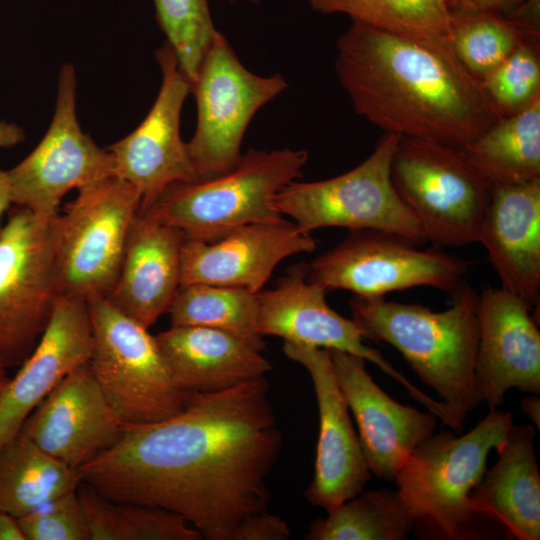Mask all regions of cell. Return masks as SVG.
I'll use <instances>...</instances> for the list:
<instances>
[{
	"mask_svg": "<svg viewBox=\"0 0 540 540\" xmlns=\"http://www.w3.org/2000/svg\"><path fill=\"white\" fill-rule=\"evenodd\" d=\"M480 83L503 116L529 106L540 97L539 42L523 43Z\"/></svg>",
	"mask_w": 540,
	"mask_h": 540,
	"instance_id": "34",
	"label": "cell"
},
{
	"mask_svg": "<svg viewBox=\"0 0 540 540\" xmlns=\"http://www.w3.org/2000/svg\"><path fill=\"white\" fill-rule=\"evenodd\" d=\"M329 352L339 388L357 423L371 474L395 481L413 450L433 434L437 417L389 397L373 381L363 358L339 350Z\"/></svg>",
	"mask_w": 540,
	"mask_h": 540,
	"instance_id": "19",
	"label": "cell"
},
{
	"mask_svg": "<svg viewBox=\"0 0 540 540\" xmlns=\"http://www.w3.org/2000/svg\"><path fill=\"white\" fill-rule=\"evenodd\" d=\"M77 79L65 63L59 73L52 121L44 137L20 163L7 171L12 204L51 220L63 197L115 176L113 160L85 134L76 114Z\"/></svg>",
	"mask_w": 540,
	"mask_h": 540,
	"instance_id": "13",
	"label": "cell"
},
{
	"mask_svg": "<svg viewBox=\"0 0 540 540\" xmlns=\"http://www.w3.org/2000/svg\"><path fill=\"white\" fill-rule=\"evenodd\" d=\"M77 494L90 540H202L181 515L165 508L109 499L81 481Z\"/></svg>",
	"mask_w": 540,
	"mask_h": 540,
	"instance_id": "29",
	"label": "cell"
},
{
	"mask_svg": "<svg viewBox=\"0 0 540 540\" xmlns=\"http://www.w3.org/2000/svg\"><path fill=\"white\" fill-rule=\"evenodd\" d=\"M533 426L512 425L496 448L498 460L473 489L476 514L501 523L518 540L540 538V474Z\"/></svg>",
	"mask_w": 540,
	"mask_h": 540,
	"instance_id": "25",
	"label": "cell"
},
{
	"mask_svg": "<svg viewBox=\"0 0 540 540\" xmlns=\"http://www.w3.org/2000/svg\"><path fill=\"white\" fill-rule=\"evenodd\" d=\"M282 436L265 377L192 392L168 419L126 426L112 447L78 469L81 481L117 501L165 508L204 539L233 540L266 511L268 476Z\"/></svg>",
	"mask_w": 540,
	"mask_h": 540,
	"instance_id": "1",
	"label": "cell"
},
{
	"mask_svg": "<svg viewBox=\"0 0 540 540\" xmlns=\"http://www.w3.org/2000/svg\"><path fill=\"white\" fill-rule=\"evenodd\" d=\"M58 295L50 220L14 205L0 234V353L7 367L32 352Z\"/></svg>",
	"mask_w": 540,
	"mask_h": 540,
	"instance_id": "11",
	"label": "cell"
},
{
	"mask_svg": "<svg viewBox=\"0 0 540 540\" xmlns=\"http://www.w3.org/2000/svg\"><path fill=\"white\" fill-rule=\"evenodd\" d=\"M513 425L509 411L492 409L462 436L431 435L397 473V491L421 521L446 538L464 535L476 515L470 495L486 472L487 458Z\"/></svg>",
	"mask_w": 540,
	"mask_h": 540,
	"instance_id": "5",
	"label": "cell"
},
{
	"mask_svg": "<svg viewBox=\"0 0 540 540\" xmlns=\"http://www.w3.org/2000/svg\"><path fill=\"white\" fill-rule=\"evenodd\" d=\"M463 152L492 186L540 179V97L502 117Z\"/></svg>",
	"mask_w": 540,
	"mask_h": 540,
	"instance_id": "26",
	"label": "cell"
},
{
	"mask_svg": "<svg viewBox=\"0 0 540 540\" xmlns=\"http://www.w3.org/2000/svg\"><path fill=\"white\" fill-rule=\"evenodd\" d=\"M0 540H25L17 518L0 511Z\"/></svg>",
	"mask_w": 540,
	"mask_h": 540,
	"instance_id": "39",
	"label": "cell"
},
{
	"mask_svg": "<svg viewBox=\"0 0 540 540\" xmlns=\"http://www.w3.org/2000/svg\"><path fill=\"white\" fill-rule=\"evenodd\" d=\"M167 313L171 326H200L233 335L265 349L259 331L257 293L241 287L189 284L179 287Z\"/></svg>",
	"mask_w": 540,
	"mask_h": 540,
	"instance_id": "30",
	"label": "cell"
},
{
	"mask_svg": "<svg viewBox=\"0 0 540 540\" xmlns=\"http://www.w3.org/2000/svg\"><path fill=\"white\" fill-rule=\"evenodd\" d=\"M378 230H355L308 264V280L326 291L343 289L361 297H384L413 287L448 294L458 287L469 263L438 249Z\"/></svg>",
	"mask_w": 540,
	"mask_h": 540,
	"instance_id": "12",
	"label": "cell"
},
{
	"mask_svg": "<svg viewBox=\"0 0 540 540\" xmlns=\"http://www.w3.org/2000/svg\"><path fill=\"white\" fill-rule=\"evenodd\" d=\"M92 374L126 426L159 422L186 406L190 393L174 382L155 336L108 298L88 302Z\"/></svg>",
	"mask_w": 540,
	"mask_h": 540,
	"instance_id": "9",
	"label": "cell"
},
{
	"mask_svg": "<svg viewBox=\"0 0 540 540\" xmlns=\"http://www.w3.org/2000/svg\"><path fill=\"white\" fill-rule=\"evenodd\" d=\"M12 204L11 199V190L8 179L7 171H4L0 168V221L1 217L6 212ZM2 227L0 226V234Z\"/></svg>",
	"mask_w": 540,
	"mask_h": 540,
	"instance_id": "41",
	"label": "cell"
},
{
	"mask_svg": "<svg viewBox=\"0 0 540 540\" xmlns=\"http://www.w3.org/2000/svg\"><path fill=\"white\" fill-rule=\"evenodd\" d=\"M531 307L502 287L478 294L475 387L480 403L499 407L506 392H540V332Z\"/></svg>",
	"mask_w": 540,
	"mask_h": 540,
	"instance_id": "17",
	"label": "cell"
},
{
	"mask_svg": "<svg viewBox=\"0 0 540 540\" xmlns=\"http://www.w3.org/2000/svg\"><path fill=\"white\" fill-rule=\"evenodd\" d=\"M307 276L308 264L293 265L275 288L257 293L261 335L278 336L287 342L359 356L397 380L411 397L444 424H451L453 416L449 409L409 382L378 350L365 345L356 323L331 309L325 300L327 291L309 281Z\"/></svg>",
	"mask_w": 540,
	"mask_h": 540,
	"instance_id": "14",
	"label": "cell"
},
{
	"mask_svg": "<svg viewBox=\"0 0 540 540\" xmlns=\"http://www.w3.org/2000/svg\"><path fill=\"white\" fill-rule=\"evenodd\" d=\"M336 51L335 71L355 112L383 133L464 150L504 117L451 46L352 22Z\"/></svg>",
	"mask_w": 540,
	"mask_h": 540,
	"instance_id": "2",
	"label": "cell"
},
{
	"mask_svg": "<svg viewBox=\"0 0 540 540\" xmlns=\"http://www.w3.org/2000/svg\"><path fill=\"white\" fill-rule=\"evenodd\" d=\"M283 351L308 371L315 390L319 434L313 479L305 498L327 512L363 491L372 474L335 377L328 349L284 341Z\"/></svg>",
	"mask_w": 540,
	"mask_h": 540,
	"instance_id": "16",
	"label": "cell"
},
{
	"mask_svg": "<svg viewBox=\"0 0 540 540\" xmlns=\"http://www.w3.org/2000/svg\"><path fill=\"white\" fill-rule=\"evenodd\" d=\"M452 17V49L480 82L526 41H532L500 13L480 12Z\"/></svg>",
	"mask_w": 540,
	"mask_h": 540,
	"instance_id": "32",
	"label": "cell"
},
{
	"mask_svg": "<svg viewBox=\"0 0 540 540\" xmlns=\"http://www.w3.org/2000/svg\"><path fill=\"white\" fill-rule=\"evenodd\" d=\"M125 428L85 363L35 407L18 434L78 471L117 443Z\"/></svg>",
	"mask_w": 540,
	"mask_h": 540,
	"instance_id": "18",
	"label": "cell"
},
{
	"mask_svg": "<svg viewBox=\"0 0 540 540\" xmlns=\"http://www.w3.org/2000/svg\"><path fill=\"white\" fill-rule=\"evenodd\" d=\"M289 536L290 529L283 519L262 511L244 520L233 540H286Z\"/></svg>",
	"mask_w": 540,
	"mask_h": 540,
	"instance_id": "36",
	"label": "cell"
},
{
	"mask_svg": "<svg viewBox=\"0 0 540 540\" xmlns=\"http://www.w3.org/2000/svg\"><path fill=\"white\" fill-rule=\"evenodd\" d=\"M6 369H7V365L0 353V390L9 379L6 375Z\"/></svg>",
	"mask_w": 540,
	"mask_h": 540,
	"instance_id": "42",
	"label": "cell"
},
{
	"mask_svg": "<svg viewBox=\"0 0 540 540\" xmlns=\"http://www.w3.org/2000/svg\"><path fill=\"white\" fill-rule=\"evenodd\" d=\"M157 21L178 65L193 83L202 58L217 34L208 0H153Z\"/></svg>",
	"mask_w": 540,
	"mask_h": 540,
	"instance_id": "33",
	"label": "cell"
},
{
	"mask_svg": "<svg viewBox=\"0 0 540 540\" xmlns=\"http://www.w3.org/2000/svg\"><path fill=\"white\" fill-rule=\"evenodd\" d=\"M287 87L280 73L261 76L247 69L225 36L217 32L192 83L197 122L186 146L198 181L235 167L251 120Z\"/></svg>",
	"mask_w": 540,
	"mask_h": 540,
	"instance_id": "10",
	"label": "cell"
},
{
	"mask_svg": "<svg viewBox=\"0 0 540 540\" xmlns=\"http://www.w3.org/2000/svg\"><path fill=\"white\" fill-rule=\"evenodd\" d=\"M245 1H248V2H250V3H254V4H255V3H258L260 0H245Z\"/></svg>",
	"mask_w": 540,
	"mask_h": 540,
	"instance_id": "43",
	"label": "cell"
},
{
	"mask_svg": "<svg viewBox=\"0 0 540 540\" xmlns=\"http://www.w3.org/2000/svg\"><path fill=\"white\" fill-rule=\"evenodd\" d=\"M185 234L138 213L129 230L117 281L107 297L146 328L166 313L180 287Z\"/></svg>",
	"mask_w": 540,
	"mask_h": 540,
	"instance_id": "23",
	"label": "cell"
},
{
	"mask_svg": "<svg viewBox=\"0 0 540 540\" xmlns=\"http://www.w3.org/2000/svg\"><path fill=\"white\" fill-rule=\"evenodd\" d=\"M310 525L306 540H403L417 517L397 490L361 492Z\"/></svg>",
	"mask_w": 540,
	"mask_h": 540,
	"instance_id": "31",
	"label": "cell"
},
{
	"mask_svg": "<svg viewBox=\"0 0 540 540\" xmlns=\"http://www.w3.org/2000/svg\"><path fill=\"white\" fill-rule=\"evenodd\" d=\"M523 0H447L451 16H462L480 12L506 14Z\"/></svg>",
	"mask_w": 540,
	"mask_h": 540,
	"instance_id": "37",
	"label": "cell"
},
{
	"mask_svg": "<svg viewBox=\"0 0 540 540\" xmlns=\"http://www.w3.org/2000/svg\"><path fill=\"white\" fill-rule=\"evenodd\" d=\"M80 483L77 470L19 434L0 448V511L17 519Z\"/></svg>",
	"mask_w": 540,
	"mask_h": 540,
	"instance_id": "27",
	"label": "cell"
},
{
	"mask_svg": "<svg viewBox=\"0 0 540 540\" xmlns=\"http://www.w3.org/2000/svg\"><path fill=\"white\" fill-rule=\"evenodd\" d=\"M521 409L527 417L537 426H540V399L535 394L524 397L520 403Z\"/></svg>",
	"mask_w": 540,
	"mask_h": 540,
	"instance_id": "40",
	"label": "cell"
},
{
	"mask_svg": "<svg viewBox=\"0 0 540 540\" xmlns=\"http://www.w3.org/2000/svg\"><path fill=\"white\" fill-rule=\"evenodd\" d=\"M155 55L162 82L150 111L136 129L106 148L114 175L140 193V209L174 183L198 181L180 134L181 112L192 83L167 42Z\"/></svg>",
	"mask_w": 540,
	"mask_h": 540,
	"instance_id": "15",
	"label": "cell"
},
{
	"mask_svg": "<svg viewBox=\"0 0 540 540\" xmlns=\"http://www.w3.org/2000/svg\"><path fill=\"white\" fill-rule=\"evenodd\" d=\"M391 179L427 242L440 247L478 242L492 185L470 165L463 150L400 136Z\"/></svg>",
	"mask_w": 540,
	"mask_h": 540,
	"instance_id": "6",
	"label": "cell"
},
{
	"mask_svg": "<svg viewBox=\"0 0 540 540\" xmlns=\"http://www.w3.org/2000/svg\"><path fill=\"white\" fill-rule=\"evenodd\" d=\"M315 248L310 233L285 219L248 224L213 242L186 238L181 251L180 286L209 284L258 293L283 259Z\"/></svg>",
	"mask_w": 540,
	"mask_h": 540,
	"instance_id": "21",
	"label": "cell"
},
{
	"mask_svg": "<svg viewBox=\"0 0 540 540\" xmlns=\"http://www.w3.org/2000/svg\"><path fill=\"white\" fill-rule=\"evenodd\" d=\"M399 138L395 133H383L372 153L341 175L290 182L275 195L274 207L290 216L305 233L324 227L378 230L422 245L427 242L423 231L391 179V162Z\"/></svg>",
	"mask_w": 540,
	"mask_h": 540,
	"instance_id": "8",
	"label": "cell"
},
{
	"mask_svg": "<svg viewBox=\"0 0 540 540\" xmlns=\"http://www.w3.org/2000/svg\"><path fill=\"white\" fill-rule=\"evenodd\" d=\"M93 343L88 303L59 294L34 349L0 390V448L68 374L89 362Z\"/></svg>",
	"mask_w": 540,
	"mask_h": 540,
	"instance_id": "20",
	"label": "cell"
},
{
	"mask_svg": "<svg viewBox=\"0 0 540 540\" xmlns=\"http://www.w3.org/2000/svg\"><path fill=\"white\" fill-rule=\"evenodd\" d=\"M324 15L344 14L353 23L414 41L451 46L447 0H307Z\"/></svg>",
	"mask_w": 540,
	"mask_h": 540,
	"instance_id": "28",
	"label": "cell"
},
{
	"mask_svg": "<svg viewBox=\"0 0 540 540\" xmlns=\"http://www.w3.org/2000/svg\"><path fill=\"white\" fill-rule=\"evenodd\" d=\"M478 242L503 289L530 307L540 292V179L493 185Z\"/></svg>",
	"mask_w": 540,
	"mask_h": 540,
	"instance_id": "22",
	"label": "cell"
},
{
	"mask_svg": "<svg viewBox=\"0 0 540 540\" xmlns=\"http://www.w3.org/2000/svg\"><path fill=\"white\" fill-rule=\"evenodd\" d=\"M141 202L135 187L111 176L79 190L50 220L60 295L87 303L109 296Z\"/></svg>",
	"mask_w": 540,
	"mask_h": 540,
	"instance_id": "7",
	"label": "cell"
},
{
	"mask_svg": "<svg viewBox=\"0 0 540 540\" xmlns=\"http://www.w3.org/2000/svg\"><path fill=\"white\" fill-rule=\"evenodd\" d=\"M155 338L174 382L189 393L228 389L272 369L260 351L217 329L171 326Z\"/></svg>",
	"mask_w": 540,
	"mask_h": 540,
	"instance_id": "24",
	"label": "cell"
},
{
	"mask_svg": "<svg viewBox=\"0 0 540 540\" xmlns=\"http://www.w3.org/2000/svg\"><path fill=\"white\" fill-rule=\"evenodd\" d=\"M25 138L24 130L15 123L0 122V148H11Z\"/></svg>",
	"mask_w": 540,
	"mask_h": 540,
	"instance_id": "38",
	"label": "cell"
},
{
	"mask_svg": "<svg viewBox=\"0 0 540 540\" xmlns=\"http://www.w3.org/2000/svg\"><path fill=\"white\" fill-rule=\"evenodd\" d=\"M17 520L25 540H90L77 489Z\"/></svg>",
	"mask_w": 540,
	"mask_h": 540,
	"instance_id": "35",
	"label": "cell"
},
{
	"mask_svg": "<svg viewBox=\"0 0 540 540\" xmlns=\"http://www.w3.org/2000/svg\"><path fill=\"white\" fill-rule=\"evenodd\" d=\"M451 297L452 305L440 312L420 304L357 295L352 296L350 308L362 337L396 348L464 424L467 414L480 403L474 374L478 294L462 281Z\"/></svg>",
	"mask_w": 540,
	"mask_h": 540,
	"instance_id": "3",
	"label": "cell"
},
{
	"mask_svg": "<svg viewBox=\"0 0 540 540\" xmlns=\"http://www.w3.org/2000/svg\"><path fill=\"white\" fill-rule=\"evenodd\" d=\"M308 157L301 149H250L232 170L208 180L174 183L139 213L201 242L248 224L280 222L284 218L273 199L303 176Z\"/></svg>",
	"mask_w": 540,
	"mask_h": 540,
	"instance_id": "4",
	"label": "cell"
}]
</instances>
